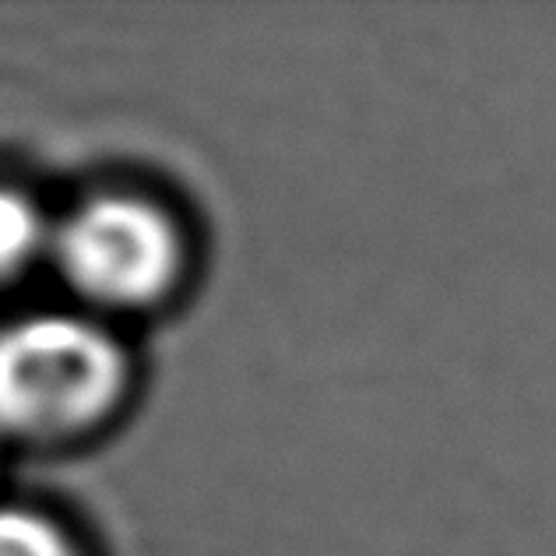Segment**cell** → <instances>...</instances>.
Segmentation results:
<instances>
[{
  "label": "cell",
  "instance_id": "obj_1",
  "mask_svg": "<svg viewBox=\"0 0 556 556\" xmlns=\"http://www.w3.org/2000/svg\"><path fill=\"white\" fill-rule=\"evenodd\" d=\"M127 356L81 314H33L0 328V437L61 441L102 422L127 391Z\"/></svg>",
  "mask_w": 556,
  "mask_h": 556
},
{
  "label": "cell",
  "instance_id": "obj_2",
  "mask_svg": "<svg viewBox=\"0 0 556 556\" xmlns=\"http://www.w3.org/2000/svg\"><path fill=\"white\" fill-rule=\"evenodd\" d=\"M50 257L78 296L135 311L173 289L184 268V240L155 201L96 194L56 223Z\"/></svg>",
  "mask_w": 556,
  "mask_h": 556
},
{
  "label": "cell",
  "instance_id": "obj_3",
  "mask_svg": "<svg viewBox=\"0 0 556 556\" xmlns=\"http://www.w3.org/2000/svg\"><path fill=\"white\" fill-rule=\"evenodd\" d=\"M53 232L42 208L25 190L0 184V278L22 275L53 251Z\"/></svg>",
  "mask_w": 556,
  "mask_h": 556
},
{
  "label": "cell",
  "instance_id": "obj_4",
  "mask_svg": "<svg viewBox=\"0 0 556 556\" xmlns=\"http://www.w3.org/2000/svg\"><path fill=\"white\" fill-rule=\"evenodd\" d=\"M0 556H78V546L53 518L0 504Z\"/></svg>",
  "mask_w": 556,
  "mask_h": 556
}]
</instances>
